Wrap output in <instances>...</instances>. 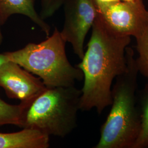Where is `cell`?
<instances>
[{"mask_svg":"<svg viewBox=\"0 0 148 148\" xmlns=\"http://www.w3.org/2000/svg\"><path fill=\"white\" fill-rule=\"evenodd\" d=\"M131 37L114 34L98 14L92 27L87 48L76 66L84 74L79 108H95L99 114L112 103L113 81L127 69L126 50Z\"/></svg>","mask_w":148,"mask_h":148,"instance_id":"1","label":"cell"},{"mask_svg":"<svg viewBox=\"0 0 148 148\" xmlns=\"http://www.w3.org/2000/svg\"><path fill=\"white\" fill-rule=\"evenodd\" d=\"M127 69L116 78L111 89L110 111L101 128L95 148H133L140 130L141 119L137 103L139 74L134 51L126 50Z\"/></svg>","mask_w":148,"mask_h":148,"instance_id":"2","label":"cell"},{"mask_svg":"<svg viewBox=\"0 0 148 148\" xmlns=\"http://www.w3.org/2000/svg\"><path fill=\"white\" fill-rule=\"evenodd\" d=\"M81 95V90L75 86L46 87L30 100L21 103L19 127L65 137L77 127Z\"/></svg>","mask_w":148,"mask_h":148,"instance_id":"3","label":"cell"},{"mask_svg":"<svg viewBox=\"0 0 148 148\" xmlns=\"http://www.w3.org/2000/svg\"><path fill=\"white\" fill-rule=\"evenodd\" d=\"M66 43L56 27L42 42L30 43L21 49L5 53L9 60L37 76L47 87L73 86L76 81L84 79V74L70 63Z\"/></svg>","mask_w":148,"mask_h":148,"instance_id":"4","label":"cell"},{"mask_svg":"<svg viewBox=\"0 0 148 148\" xmlns=\"http://www.w3.org/2000/svg\"><path fill=\"white\" fill-rule=\"evenodd\" d=\"M96 2L101 19L117 36L136 38L148 23V11L143 0Z\"/></svg>","mask_w":148,"mask_h":148,"instance_id":"5","label":"cell"},{"mask_svg":"<svg viewBox=\"0 0 148 148\" xmlns=\"http://www.w3.org/2000/svg\"><path fill=\"white\" fill-rule=\"evenodd\" d=\"M63 5L65 19L60 34L82 59L85 38L98 14L96 0H65Z\"/></svg>","mask_w":148,"mask_h":148,"instance_id":"6","label":"cell"},{"mask_svg":"<svg viewBox=\"0 0 148 148\" xmlns=\"http://www.w3.org/2000/svg\"><path fill=\"white\" fill-rule=\"evenodd\" d=\"M0 87L9 98L21 102L30 100L46 87L39 77L10 60L0 66Z\"/></svg>","mask_w":148,"mask_h":148,"instance_id":"7","label":"cell"},{"mask_svg":"<svg viewBox=\"0 0 148 148\" xmlns=\"http://www.w3.org/2000/svg\"><path fill=\"white\" fill-rule=\"evenodd\" d=\"M36 0H0V25L13 14H22L35 23L48 37L51 27L35 10Z\"/></svg>","mask_w":148,"mask_h":148,"instance_id":"8","label":"cell"},{"mask_svg":"<svg viewBox=\"0 0 148 148\" xmlns=\"http://www.w3.org/2000/svg\"><path fill=\"white\" fill-rule=\"evenodd\" d=\"M49 136L34 129L13 133L0 132V148H47Z\"/></svg>","mask_w":148,"mask_h":148,"instance_id":"9","label":"cell"},{"mask_svg":"<svg viewBox=\"0 0 148 148\" xmlns=\"http://www.w3.org/2000/svg\"><path fill=\"white\" fill-rule=\"evenodd\" d=\"M139 108L140 114V130L133 148H148V83L139 95Z\"/></svg>","mask_w":148,"mask_h":148,"instance_id":"10","label":"cell"},{"mask_svg":"<svg viewBox=\"0 0 148 148\" xmlns=\"http://www.w3.org/2000/svg\"><path fill=\"white\" fill-rule=\"evenodd\" d=\"M137 58L136 59L139 73L145 77L148 83V23L142 33L136 37Z\"/></svg>","mask_w":148,"mask_h":148,"instance_id":"11","label":"cell"},{"mask_svg":"<svg viewBox=\"0 0 148 148\" xmlns=\"http://www.w3.org/2000/svg\"><path fill=\"white\" fill-rule=\"evenodd\" d=\"M21 115L20 104H10L0 98V126L13 125L19 127Z\"/></svg>","mask_w":148,"mask_h":148,"instance_id":"12","label":"cell"},{"mask_svg":"<svg viewBox=\"0 0 148 148\" xmlns=\"http://www.w3.org/2000/svg\"><path fill=\"white\" fill-rule=\"evenodd\" d=\"M65 0H41L40 15L43 19L53 16L63 5Z\"/></svg>","mask_w":148,"mask_h":148,"instance_id":"13","label":"cell"},{"mask_svg":"<svg viewBox=\"0 0 148 148\" xmlns=\"http://www.w3.org/2000/svg\"><path fill=\"white\" fill-rule=\"evenodd\" d=\"M8 60L5 53H0V66Z\"/></svg>","mask_w":148,"mask_h":148,"instance_id":"14","label":"cell"},{"mask_svg":"<svg viewBox=\"0 0 148 148\" xmlns=\"http://www.w3.org/2000/svg\"><path fill=\"white\" fill-rule=\"evenodd\" d=\"M2 41H3V36H2V32L1 30V28H0V45H1Z\"/></svg>","mask_w":148,"mask_h":148,"instance_id":"15","label":"cell"},{"mask_svg":"<svg viewBox=\"0 0 148 148\" xmlns=\"http://www.w3.org/2000/svg\"><path fill=\"white\" fill-rule=\"evenodd\" d=\"M132 1V0H112V1Z\"/></svg>","mask_w":148,"mask_h":148,"instance_id":"16","label":"cell"}]
</instances>
